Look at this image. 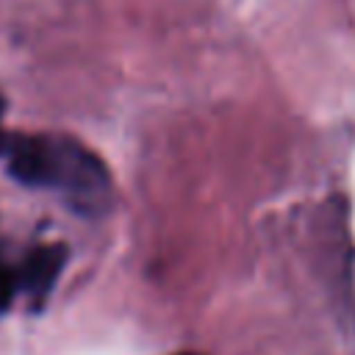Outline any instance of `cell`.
I'll return each instance as SVG.
<instances>
[{"mask_svg":"<svg viewBox=\"0 0 355 355\" xmlns=\"http://www.w3.org/2000/svg\"><path fill=\"white\" fill-rule=\"evenodd\" d=\"M0 158L8 172L36 189H61L72 197L94 200L108 189L103 161L83 144L61 136H0Z\"/></svg>","mask_w":355,"mask_h":355,"instance_id":"6da1fadb","label":"cell"},{"mask_svg":"<svg viewBox=\"0 0 355 355\" xmlns=\"http://www.w3.org/2000/svg\"><path fill=\"white\" fill-rule=\"evenodd\" d=\"M64 261H67V250H64L61 244L36 247V250L25 258V263H22V269H19V275H17L19 288L28 291L36 302H42V300L50 294V288L55 286V280H58V275H61V269H64Z\"/></svg>","mask_w":355,"mask_h":355,"instance_id":"7a4b0ae2","label":"cell"},{"mask_svg":"<svg viewBox=\"0 0 355 355\" xmlns=\"http://www.w3.org/2000/svg\"><path fill=\"white\" fill-rule=\"evenodd\" d=\"M19 288V280H17V275L0 261V311H6L8 305H11V297H14V291Z\"/></svg>","mask_w":355,"mask_h":355,"instance_id":"3957f363","label":"cell"},{"mask_svg":"<svg viewBox=\"0 0 355 355\" xmlns=\"http://www.w3.org/2000/svg\"><path fill=\"white\" fill-rule=\"evenodd\" d=\"M3 105H6V103H3V97H0V114H3Z\"/></svg>","mask_w":355,"mask_h":355,"instance_id":"277c9868","label":"cell"},{"mask_svg":"<svg viewBox=\"0 0 355 355\" xmlns=\"http://www.w3.org/2000/svg\"><path fill=\"white\" fill-rule=\"evenodd\" d=\"M180 355H194V352H180Z\"/></svg>","mask_w":355,"mask_h":355,"instance_id":"5b68a950","label":"cell"}]
</instances>
